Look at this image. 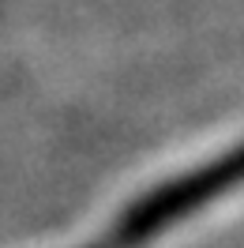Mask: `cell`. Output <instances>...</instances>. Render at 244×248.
<instances>
[{
  "instance_id": "obj_1",
  "label": "cell",
  "mask_w": 244,
  "mask_h": 248,
  "mask_svg": "<svg viewBox=\"0 0 244 248\" xmlns=\"http://www.w3.org/2000/svg\"><path fill=\"white\" fill-rule=\"evenodd\" d=\"M241 185H244V140L233 143L222 155L207 158L203 166H192V170L177 173L162 185L147 188L143 196H136L113 218L109 230H102L94 237V245L98 248H147L154 237H162L177 222L192 218L203 207H211L214 200L237 192Z\"/></svg>"
}]
</instances>
